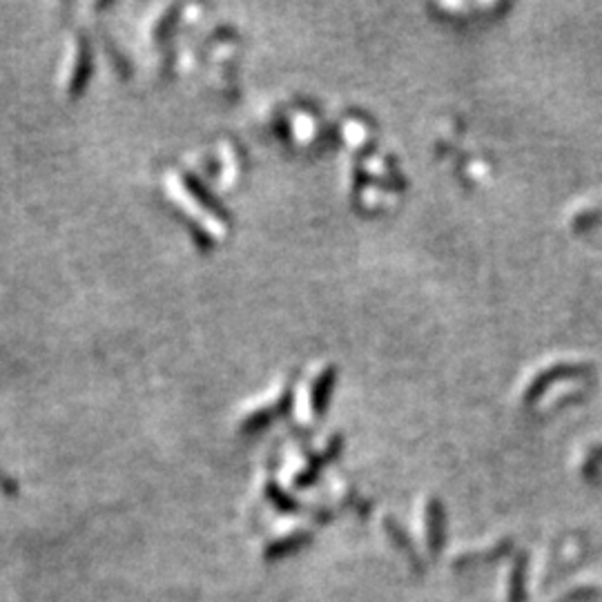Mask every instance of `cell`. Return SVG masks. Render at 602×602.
Instances as JSON below:
<instances>
[{"instance_id":"6da1fadb","label":"cell","mask_w":602,"mask_h":602,"mask_svg":"<svg viewBox=\"0 0 602 602\" xmlns=\"http://www.w3.org/2000/svg\"><path fill=\"white\" fill-rule=\"evenodd\" d=\"M310 542H312L310 531H295V533H288L283 535V538H277L270 544H265L262 556L265 562H277L282 560V558L292 556V553H297L300 549L308 547Z\"/></svg>"},{"instance_id":"7a4b0ae2","label":"cell","mask_w":602,"mask_h":602,"mask_svg":"<svg viewBox=\"0 0 602 602\" xmlns=\"http://www.w3.org/2000/svg\"><path fill=\"white\" fill-rule=\"evenodd\" d=\"M268 497L274 502V506H277V509L283 511V514H292V511L300 509V505H297L295 500H291L286 493L279 491L274 485H268Z\"/></svg>"}]
</instances>
